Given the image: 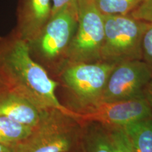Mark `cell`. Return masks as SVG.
Segmentation results:
<instances>
[{"label":"cell","instance_id":"7c38bea8","mask_svg":"<svg viewBox=\"0 0 152 152\" xmlns=\"http://www.w3.org/2000/svg\"><path fill=\"white\" fill-rule=\"evenodd\" d=\"M132 143L133 152H152V118L124 127Z\"/></svg>","mask_w":152,"mask_h":152},{"label":"cell","instance_id":"4fadbf2b","mask_svg":"<svg viewBox=\"0 0 152 152\" xmlns=\"http://www.w3.org/2000/svg\"><path fill=\"white\" fill-rule=\"evenodd\" d=\"M33 129L0 114V144L15 149L30 136Z\"/></svg>","mask_w":152,"mask_h":152},{"label":"cell","instance_id":"8fae6325","mask_svg":"<svg viewBox=\"0 0 152 152\" xmlns=\"http://www.w3.org/2000/svg\"><path fill=\"white\" fill-rule=\"evenodd\" d=\"M81 142L83 152H113L111 139L105 125L94 122H84Z\"/></svg>","mask_w":152,"mask_h":152},{"label":"cell","instance_id":"ba28073f","mask_svg":"<svg viewBox=\"0 0 152 152\" xmlns=\"http://www.w3.org/2000/svg\"><path fill=\"white\" fill-rule=\"evenodd\" d=\"M152 118V109L147 99L140 97L116 102H102L82 115L83 122L105 126L125 127L130 123Z\"/></svg>","mask_w":152,"mask_h":152},{"label":"cell","instance_id":"3957f363","mask_svg":"<svg viewBox=\"0 0 152 152\" xmlns=\"http://www.w3.org/2000/svg\"><path fill=\"white\" fill-rule=\"evenodd\" d=\"M77 24V5L66 7L51 16L40 33L28 43L36 61L56 76L66 63V53Z\"/></svg>","mask_w":152,"mask_h":152},{"label":"cell","instance_id":"30bf717a","mask_svg":"<svg viewBox=\"0 0 152 152\" xmlns=\"http://www.w3.org/2000/svg\"><path fill=\"white\" fill-rule=\"evenodd\" d=\"M46 111L11 90L0 95V114L26 126L35 128Z\"/></svg>","mask_w":152,"mask_h":152},{"label":"cell","instance_id":"ac0fdd59","mask_svg":"<svg viewBox=\"0 0 152 152\" xmlns=\"http://www.w3.org/2000/svg\"><path fill=\"white\" fill-rule=\"evenodd\" d=\"M79 1L80 0H52L51 16L66 7L77 5Z\"/></svg>","mask_w":152,"mask_h":152},{"label":"cell","instance_id":"9a60e30c","mask_svg":"<svg viewBox=\"0 0 152 152\" xmlns=\"http://www.w3.org/2000/svg\"><path fill=\"white\" fill-rule=\"evenodd\" d=\"M106 127L109 133L113 152H133L130 139L124 127Z\"/></svg>","mask_w":152,"mask_h":152},{"label":"cell","instance_id":"ffe728a7","mask_svg":"<svg viewBox=\"0 0 152 152\" xmlns=\"http://www.w3.org/2000/svg\"><path fill=\"white\" fill-rule=\"evenodd\" d=\"M9 90V87L7 85V82L4 80V77L1 75V73H0V95H1L4 93L7 92Z\"/></svg>","mask_w":152,"mask_h":152},{"label":"cell","instance_id":"e0dca14e","mask_svg":"<svg viewBox=\"0 0 152 152\" xmlns=\"http://www.w3.org/2000/svg\"><path fill=\"white\" fill-rule=\"evenodd\" d=\"M142 60L152 66V24L145 32L142 40Z\"/></svg>","mask_w":152,"mask_h":152},{"label":"cell","instance_id":"52a82bcc","mask_svg":"<svg viewBox=\"0 0 152 152\" xmlns=\"http://www.w3.org/2000/svg\"><path fill=\"white\" fill-rule=\"evenodd\" d=\"M151 75L152 66L142 59L119 63L109 76L102 102L144 97Z\"/></svg>","mask_w":152,"mask_h":152},{"label":"cell","instance_id":"9c48e42d","mask_svg":"<svg viewBox=\"0 0 152 152\" xmlns=\"http://www.w3.org/2000/svg\"><path fill=\"white\" fill-rule=\"evenodd\" d=\"M52 0H23L16 35L28 43L40 33L52 15Z\"/></svg>","mask_w":152,"mask_h":152},{"label":"cell","instance_id":"8992f818","mask_svg":"<svg viewBox=\"0 0 152 152\" xmlns=\"http://www.w3.org/2000/svg\"><path fill=\"white\" fill-rule=\"evenodd\" d=\"M104 34V15L94 0H80L77 28L66 53V63L102 61Z\"/></svg>","mask_w":152,"mask_h":152},{"label":"cell","instance_id":"6da1fadb","mask_svg":"<svg viewBox=\"0 0 152 152\" xmlns=\"http://www.w3.org/2000/svg\"><path fill=\"white\" fill-rule=\"evenodd\" d=\"M0 73L9 90L42 111L58 109L78 118L61 103L56 91L59 83L34 59L28 43L16 34L0 38Z\"/></svg>","mask_w":152,"mask_h":152},{"label":"cell","instance_id":"5bb4252c","mask_svg":"<svg viewBox=\"0 0 152 152\" xmlns=\"http://www.w3.org/2000/svg\"><path fill=\"white\" fill-rule=\"evenodd\" d=\"M95 5L103 15L130 14L142 0H94Z\"/></svg>","mask_w":152,"mask_h":152},{"label":"cell","instance_id":"d6986e66","mask_svg":"<svg viewBox=\"0 0 152 152\" xmlns=\"http://www.w3.org/2000/svg\"><path fill=\"white\" fill-rule=\"evenodd\" d=\"M144 97L147 99L152 109V75L144 93Z\"/></svg>","mask_w":152,"mask_h":152},{"label":"cell","instance_id":"5b68a950","mask_svg":"<svg viewBox=\"0 0 152 152\" xmlns=\"http://www.w3.org/2000/svg\"><path fill=\"white\" fill-rule=\"evenodd\" d=\"M102 61L113 64L142 59V40L151 24L127 15H104Z\"/></svg>","mask_w":152,"mask_h":152},{"label":"cell","instance_id":"277c9868","mask_svg":"<svg viewBox=\"0 0 152 152\" xmlns=\"http://www.w3.org/2000/svg\"><path fill=\"white\" fill-rule=\"evenodd\" d=\"M84 122L58 109L47 111L15 152H71L80 147Z\"/></svg>","mask_w":152,"mask_h":152},{"label":"cell","instance_id":"7402d4cb","mask_svg":"<svg viewBox=\"0 0 152 152\" xmlns=\"http://www.w3.org/2000/svg\"><path fill=\"white\" fill-rule=\"evenodd\" d=\"M71 152H83V151H82V149H81V146H80V147L78 148V149H77L75 150V151H71Z\"/></svg>","mask_w":152,"mask_h":152},{"label":"cell","instance_id":"7a4b0ae2","mask_svg":"<svg viewBox=\"0 0 152 152\" xmlns=\"http://www.w3.org/2000/svg\"><path fill=\"white\" fill-rule=\"evenodd\" d=\"M117 64L104 61L66 63L56 77L68 96V109L78 115L102 102L106 83Z\"/></svg>","mask_w":152,"mask_h":152},{"label":"cell","instance_id":"44dd1931","mask_svg":"<svg viewBox=\"0 0 152 152\" xmlns=\"http://www.w3.org/2000/svg\"><path fill=\"white\" fill-rule=\"evenodd\" d=\"M0 152H15V149L0 144Z\"/></svg>","mask_w":152,"mask_h":152},{"label":"cell","instance_id":"2e32d148","mask_svg":"<svg viewBox=\"0 0 152 152\" xmlns=\"http://www.w3.org/2000/svg\"><path fill=\"white\" fill-rule=\"evenodd\" d=\"M130 15L137 20L152 24V0H142Z\"/></svg>","mask_w":152,"mask_h":152}]
</instances>
